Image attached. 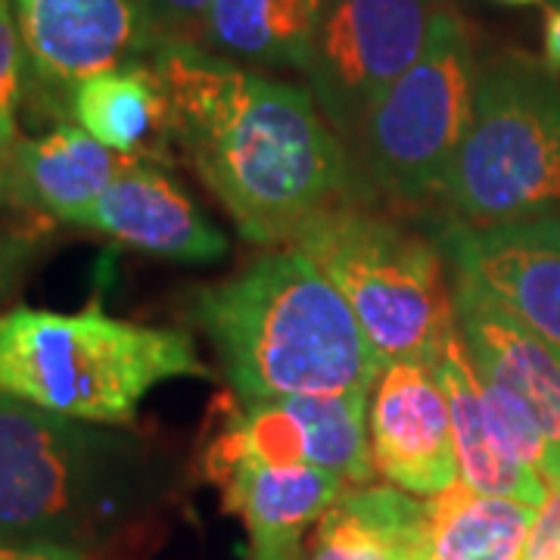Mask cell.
<instances>
[{
  "label": "cell",
  "instance_id": "obj_1",
  "mask_svg": "<svg viewBox=\"0 0 560 560\" xmlns=\"http://www.w3.org/2000/svg\"><path fill=\"white\" fill-rule=\"evenodd\" d=\"M150 62L172 103L175 140L246 241L290 243L349 197L346 143L308 91L194 44H160Z\"/></svg>",
  "mask_w": 560,
  "mask_h": 560
},
{
  "label": "cell",
  "instance_id": "obj_2",
  "mask_svg": "<svg viewBox=\"0 0 560 560\" xmlns=\"http://www.w3.org/2000/svg\"><path fill=\"white\" fill-rule=\"evenodd\" d=\"M194 318L241 401L371 393L383 368L349 302L296 246L202 287Z\"/></svg>",
  "mask_w": 560,
  "mask_h": 560
},
{
  "label": "cell",
  "instance_id": "obj_3",
  "mask_svg": "<svg viewBox=\"0 0 560 560\" xmlns=\"http://www.w3.org/2000/svg\"><path fill=\"white\" fill-rule=\"evenodd\" d=\"M156 464L121 430L0 393V545L91 551L153 495Z\"/></svg>",
  "mask_w": 560,
  "mask_h": 560
},
{
  "label": "cell",
  "instance_id": "obj_4",
  "mask_svg": "<svg viewBox=\"0 0 560 560\" xmlns=\"http://www.w3.org/2000/svg\"><path fill=\"white\" fill-rule=\"evenodd\" d=\"M180 377H212L184 330L109 318L101 305L0 312V393L60 418L121 427L153 386Z\"/></svg>",
  "mask_w": 560,
  "mask_h": 560
},
{
  "label": "cell",
  "instance_id": "obj_5",
  "mask_svg": "<svg viewBox=\"0 0 560 560\" xmlns=\"http://www.w3.org/2000/svg\"><path fill=\"white\" fill-rule=\"evenodd\" d=\"M290 243L340 290L383 364H436L458 334L455 283L440 241L396 209L342 197Z\"/></svg>",
  "mask_w": 560,
  "mask_h": 560
},
{
  "label": "cell",
  "instance_id": "obj_6",
  "mask_svg": "<svg viewBox=\"0 0 560 560\" xmlns=\"http://www.w3.org/2000/svg\"><path fill=\"white\" fill-rule=\"evenodd\" d=\"M448 219L470 228L548 219L560 209V81L508 54L480 69L474 116L442 184Z\"/></svg>",
  "mask_w": 560,
  "mask_h": 560
},
{
  "label": "cell",
  "instance_id": "obj_7",
  "mask_svg": "<svg viewBox=\"0 0 560 560\" xmlns=\"http://www.w3.org/2000/svg\"><path fill=\"white\" fill-rule=\"evenodd\" d=\"M477 81L470 32L445 7L418 62L371 106L346 143L349 200L401 212L442 197L474 116Z\"/></svg>",
  "mask_w": 560,
  "mask_h": 560
},
{
  "label": "cell",
  "instance_id": "obj_8",
  "mask_svg": "<svg viewBox=\"0 0 560 560\" xmlns=\"http://www.w3.org/2000/svg\"><path fill=\"white\" fill-rule=\"evenodd\" d=\"M442 10L445 0H327L302 72L342 143L418 62Z\"/></svg>",
  "mask_w": 560,
  "mask_h": 560
},
{
  "label": "cell",
  "instance_id": "obj_9",
  "mask_svg": "<svg viewBox=\"0 0 560 560\" xmlns=\"http://www.w3.org/2000/svg\"><path fill=\"white\" fill-rule=\"evenodd\" d=\"M371 393L315 396V399L243 401L224 408L219 433L202 452V464L259 460L312 464L342 482H368L374 474L368 440Z\"/></svg>",
  "mask_w": 560,
  "mask_h": 560
},
{
  "label": "cell",
  "instance_id": "obj_10",
  "mask_svg": "<svg viewBox=\"0 0 560 560\" xmlns=\"http://www.w3.org/2000/svg\"><path fill=\"white\" fill-rule=\"evenodd\" d=\"M433 228L452 280L474 287L560 355L558 215L492 228L445 219Z\"/></svg>",
  "mask_w": 560,
  "mask_h": 560
},
{
  "label": "cell",
  "instance_id": "obj_11",
  "mask_svg": "<svg viewBox=\"0 0 560 560\" xmlns=\"http://www.w3.org/2000/svg\"><path fill=\"white\" fill-rule=\"evenodd\" d=\"M371 460L415 495H440L458 482L452 411L427 361H386L368 405Z\"/></svg>",
  "mask_w": 560,
  "mask_h": 560
},
{
  "label": "cell",
  "instance_id": "obj_12",
  "mask_svg": "<svg viewBox=\"0 0 560 560\" xmlns=\"http://www.w3.org/2000/svg\"><path fill=\"white\" fill-rule=\"evenodd\" d=\"M32 75L72 94L79 81L150 57L138 0H10Z\"/></svg>",
  "mask_w": 560,
  "mask_h": 560
},
{
  "label": "cell",
  "instance_id": "obj_13",
  "mask_svg": "<svg viewBox=\"0 0 560 560\" xmlns=\"http://www.w3.org/2000/svg\"><path fill=\"white\" fill-rule=\"evenodd\" d=\"M455 318L482 381L521 401L548 445L545 482L560 477V355L467 283H455Z\"/></svg>",
  "mask_w": 560,
  "mask_h": 560
},
{
  "label": "cell",
  "instance_id": "obj_14",
  "mask_svg": "<svg viewBox=\"0 0 560 560\" xmlns=\"http://www.w3.org/2000/svg\"><path fill=\"white\" fill-rule=\"evenodd\" d=\"M81 228L162 259L219 261L228 256V237L156 162H128Z\"/></svg>",
  "mask_w": 560,
  "mask_h": 560
},
{
  "label": "cell",
  "instance_id": "obj_15",
  "mask_svg": "<svg viewBox=\"0 0 560 560\" xmlns=\"http://www.w3.org/2000/svg\"><path fill=\"white\" fill-rule=\"evenodd\" d=\"M221 489L224 508L241 517L256 551H296L305 526L320 521L342 495V480L312 464L219 460L202 464Z\"/></svg>",
  "mask_w": 560,
  "mask_h": 560
},
{
  "label": "cell",
  "instance_id": "obj_16",
  "mask_svg": "<svg viewBox=\"0 0 560 560\" xmlns=\"http://www.w3.org/2000/svg\"><path fill=\"white\" fill-rule=\"evenodd\" d=\"M436 377L452 411L455 433V458H458V482L480 495L514 499L529 508H539L548 495V482L539 470L523 464L501 427L495 405L482 386L480 374L467 359L460 334L452 337L436 364Z\"/></svg>",
  "mask_w": 560,
  "mask_h": 560
},
{
  "label": "cell",
  "instance_id": "obj_17",
  "mask_svg": "<svg viewBox=\"0 0 560 560\" xmlns=\"http://www.w3.org/2000/svg\"><path fill=\"white\" fill-rule=\"evenodd\" d=\"M128 162L79 125H57L40 138H20L13 147V206L84 224Z\"/></svg>",
  "mask_w": 560,
  "mask_h": 560
},
{
  "label": "cell",
  "instance_id": "obj_18",
  "mask_svg": "<svg viewBox=\"0 0 560 560\" xmlns=\"http://www.w3.org/2000/svg\"><path fill=\"white\" fill-rule=\"evenodd\" d=\"M81 131L128 160L162 162L175 140L172 103L153 62H125L79 81L66 101Z\"/></svg>",
  "mask_w": 560,
  "mask_h": 560
},
{
  "label": "cell",
  "instance_id": "obj_19",
  "mask_svg": "<svg viewBox=\"0 0 560 560\" xmlns=\"http://www.w3.org/2000/svg\"><path fill=\"white\" fill-rule=\"evenodd\" d=\"M308 560H427V501L393 486L342 492L318 521Z\"/></svg>",
  "mask_w": 560,
  "mask_h": 560
},
{
  "label": "cell",
  "instance_id": "obj_20",
  "mask_svg": "<svg viewBox=\"0 0 560 560\" xmlns=\"http://www.w3.org/2000/svg\"><path fill=\"white\" fill-rule=\"evenodd\" d=\"M327 0H215L200 47L224 60L300 69L308 60Z\"/></svg>",
  "mask_w": 560,
  "mask_h": 560
},
{
  "label": "cell",
  "instance_id": "obj_21",
  "mask_svg": "<svg viewBox=\"0 0 560 560\" xmlns=\"http://www.w3.org/2000/svg\"><path fill=\"white\" fill-rule=\"evenodd\" d=\"M536 508L448 486L427 499V560H523Z\"/></svg>",
  "mask_w": 560,
  "mask_h": 560
},
{
  "label": "cell",
  "instance_id": "obj_22",
  "mask_svg": "<svg viewBox=\"0 0 560 560\" xmlns=\"http://www.w3.org/2000/svg\"><path fill=\"white\" fill-rule=\"evenodd\" d=\"M212 3L215 0H138L150 54L160 44H194V47H200L202 25H206Z\"/></svg>",
  "mask_w": 560,
  "mask_h": 560
},
{
  "label": "cell",
  "instance_id": "obj_23",
  "mask_svg": "<svg viewBox=\"0 0 560 560\" xmlns=\"http://www.w3.org/2000/svg\"><path fill=\"white\" fill-rule=\"evenodd\" d=\"M22 69H25V47H22L20 25L10 0H0V143L16 147V113L22 97Z\"/></svg>",
  "mask_w": 560,
  "mask_h": 560
},
{
  "label": "cell",
  "instance_id": "obj_24",
  "mask_svg": "<svg viewBox=\"0 0 560 560\" xmlns=\"http://www.w3.org/2000/svg\"><path fill=\"white\" fill-rule=\"evenodd\" d=\"M44 246L47 237L35 228H0V300L16 293Z\"/></svg>",
  "mask_w": 560,
  "mask_h": 560
},
{
  "label": "cell",
  "instance_id": "obj_25",
  "mask_svg": "<svg viewBox=\"0 0 560 560\" xmlns=\"http://www.w3.org/2000/svg\"><path fill=\"white\" fill-rule=\"evenodd\" d=\"M523 560H560V477L548 482V495L536 508Z\"/></svg>",
  "mask_w": 560,
  "mask_h": 560
},
{
  "label": "cell",
  "instance_id": "obj_26",
  "mask_svg": "<svg viewBox=\"0 0 560 560\" xmlns=\"http://www.w3.org/2000/svg\"><path fill=\"white\" fill-rule=\"evenodd\" d=\"M0 560H84L75 548H16L0 545Z\"/></svg>",
  "mask_w": 560,
  "mask_h": 560
},
{
  "label": "cell",
  "instance_id": "obj_27",
  "mask_svg": "<svg viewBox=\"0 0 560 560\" xmlns=\"http://www.w3.org/2000/svg\"><path fill=\"white\" fill-rule=\"evenodd\" d=\"M541 44H545V62L558 72L560 69V7H551V10L545 13Z\"/></svg>",
  "mask_w": 560,
  "mask_h": 560
},
{
  "label": "cell",
  "instance_id": "obj_28",
  "mask_svg": "<svg viewBox=\"0 0 560 560\" xmlns=\"http://www.w3.org/2000/svg\"><path fill=\"white\" fill-rule=\"evenodd\" d=\"M0 206H13V147L0 143Z\"/></svg>",
  "mask_w": 560,
  "mask_h": 560
},
{
  "label": "cell",
  "instance_id": "obj_29",
  "mask_svg": "<svg viewBox=\"0 0 560 560\" xmlns=\"http://www.w3.org/2000/svg\"><path fill=\"white\" fill-rule=\"evenodd\" d=\"M253 560H302V551H256Z\"/></svg>",
  "mask_w": 560,
  "mask_h": 560
},
{
  "label": "cell",
  "instance_id": "obj_30",
  "mask_svg": "<svg viewBox=\"0 0 560 560\" xmlns=\"http://www.w3.org/2000/svg\"><path fill=\"white\" fill-rule=\"evenodd\" d=\"M495 3H508V7H529V3H539V0H495Z\"/></svg>",
  "mask_w": 560,
  "mask_h": 560
}]
</instances>
